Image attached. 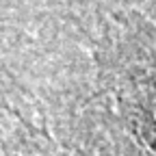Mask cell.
Here are the masks:
<instances>
[{
    "label": "cell",
    "mask_w": 156,
    "mask_h": 156,
    "mask_svg": "<svg viewBox=\"0 0 156 156\" xmlns=\"http://www.w3.org/2000/svg\"><path fill=\"white\" fill-rule=\"evenodd\" d=\"M141 11L147 17L156 20V0H143V2H141Z\"/></svg>",
    "instance_id": "obj_4"
},
{
    "label": "cell",
    "mask_w": 156,
    "mask_h": 156,
    "mask_svg": "<svg viewBox=\"0 0 156 156\" xmlns=\"http://www.w3.org/2000/svg\"><path fill=\"white\" fill-rule=\"evenodd\" d=\"M87 87L52 134L93 156H156V20L141 7L98 26Z\"/></svg>",
    "instance_id": "obj_1"
},
{
    "label": "cell",
    "mask_w": 156,
    "mask_h": 156,
    "mask_svg": "<svg viewBox=\"0 0 156 156\" xmlns=\"http://www.w3.org/2000/svg\"><path fill=\"white\" fill-rule=\"evenodd\" d=\"M143 0H0V56L20 95V119L54 130L87 87V48L117 11Z\"/></svg>",
    "instance_id": "obj_2"
},
{
    "label": "cell",
    "mask_w": 156,
    "mask_h": 156,
    "mask_svg": "<svg viewBox=\"0 0 156 156\" xmlns=\"http://www.w3.org/2000/svg\"><path fill=\"white\" fill-rule=\"evenodd\" d=\"M0 156H93L33 122L0 113Z\"/></svg>",
    "instance_id": "obj_3"
}]
</instances>
